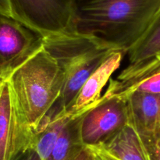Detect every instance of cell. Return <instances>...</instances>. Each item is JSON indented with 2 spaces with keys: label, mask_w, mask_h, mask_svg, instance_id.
<instances>
[{
  "label": "cell",
  "mask_w": 160,
  "mask_h": 160,
  "mask_svg": "<svg viewBox=\"0 0 160 160\" xmlns=\"http://www.w3.org/2000/svg\"><path fill=\"white\" fill-rule=\"evenodd\" d=\"M160 11V0H73L72 31L128 54Z\"/></svg>",
  "instance_id": "6da1fadb"
},
{
  "label": "cell",
  "mask_w": 160,
  "mask_h": 160,
  "mask_svg": "<svg viewBox=\"0 0 160 160\" xmlns=\"http://www.w3.org/2000/svg\"><path fill=\"white\" fill-rule=\"evenodd\" d=\"M43 46L62 70L64 84L60 98L39 128L65 115L88 78L117 51L97 38L74 31L43 37Z\"/></svg>",
  "instance_id": "7a4b0ae2"
},
{
  "label": "cell",
  "mask_w": 160,
  "mask_h": 160,
  "mask_svg": "<svg viewBox=\"0 0 160 160\" xmlns=\"http://www.w3.org/2000/svg\"><path fill=\"white\" fill-rule=\"evenodd\" d=\"M20 120L34 134L60 98L64 75L44 46L6 78Z\"/></svg>",
  "instance_id": "3957f363"
},
{
  "label": "cell",
  "mask_w": 160,
  "mask_h": 160,
  "mask_svg": "<svg viewBox=\"0 0 160 160\" xmlns=\"http://www.w3.org/2000/svg\"><path fill=\"white\" fill-rule=\"evenodd\" d=\"M12 19L42 37L72 31L73 0H9Z\"/></svg>",
  "instance_id": "277c9868"
},
{
  "label": "cell",
  "mask_w": 160,
  "mask_h": 160,
  "mask_svg": "<svg viewBox=\"0 0 160 160\" xmlns=\"http://www.w3.org/2000/svg\"><path fill=\"white\" fill-rule=\"evenodd\" d=\"M130 122L129 109L126 98L106 97L84 114L81 134L85 147L105 143Z\"/></svg>",
  "instance_id": "5b68a950"
},
{
  "label": "cell",
  "mask_w": 160,
  "mask_h": 160,
  "mask_svg": "<svg viewBox=\"0 0 160 160\" xmlns=\"http://www.w3.org/2000/svg\"><path fill=\"white\" fill-rule=\"evenodd\" d=\"M42 47V36L14 19L0 16V74L3 79Z\"/></svg>",
  "instance_id": "8992f818"
},
{
  "label": "cell",
  "mask_w": 160,
  "mask_h": 160,
  "mask_svg": "<svg viewBox=\"0 0 160 160\" xmlns=\"http://www.w3.org/2000/svg\"><path fill=\"white\" fill-rule=\"evenodd\" d=\"M34 134L20 120L7 79L0 88V160H15L31 147Z\"/></svg>",
  "instance_id": "52a82bcc"
},
{
  "label": "cell",
  "mask_w": 160,
  "mask_h": 160,
  "mask_svg": "<svg viewBox=\"0 0 160 160\" xmlns=\"http://www.w3.org/2000/svg\"><path fill=\"white\" fill-rule=\"evenodd\" d=\"M135 93L160 94V60L157 57L130 64L117 79L110 80L103 95L126 98Z\"/></svg>",
  "instance_id": "ba28073f"
},
{
  "label": "cell",
  "mask_w": 160,
  "mask_h": 160,
  "mask_svg": "<svg viewBox=\"0 0 160 160\" xmlns=\"http://www.w3.org/2000/svg\"><path fill=\"white\" fill-rule=\"evenodd\" d=\"M130 122L146 148L160 138V94L135 93L126 98Z\"/></svg>",
  "instance_id": "9c48e42d"
},
{
  "label": "cell",
  "mask_w": 160,
  "mask_h": 160,
  "mask_svg": "<svg viewBox=\"0 0 160 160\" xmlns=\"http://www.w3.org/2000/svg\"><path fill=\"white\" fill-rule=\"evenodd\" d=\"M125 52L120 50L113 52L93 72L83 84L74 102L66 114H78L85 112L95 106L100 98L106 84L121 65Z\"/></svg>",
  "instance_id": "30bf717a"
},
{
  "label": "cell",
  "mask_w": 160,
  "mask_h": 160,
  "mask_svg": "<svg viewBox=\"0 0 160 160\" xmlns=\"http://www.w3.org/2000/svg\"><path fill=\"white\" fill-rule=\"evenodd\" d=\"M99 145L119 160H150L146 146L130 123Z\"/></svg>",
  "instance_id": "8fae6325"
},
{
  "label": "cell",
  "mask_w": 160,
  "mask_h": 160,
  "mask_svg": "<svg viewBox=\"0 0 160 160\" xmlns=\"http://www.w3.org/2000/svg\"><path fill=\"white\" fill-rule=\"evenodd\" d=\"M88 111L72 116L59 134L48 160H73L85 148L81 126L83 116Z\"/></svg>",
  "instance_id": "7c38bea8"
},
{
  "label": "cell",
  "mask_w": 160,
  "mask_h": 160,
  "mask_svg": "<svg viewBox=\"0 0 160 160\" xmlns=\"http://www.w3.org/2000/svg\"><path fill=\"white\" fill-rule=\"evenodd\" d=\"M130 64L148 60L160 55V11L142 38L129 50Z\"/></svg>",
  "instance_id": "4fadbf2b"
},
{
  "label": "cell",
  "mask_w": 160,
  "mask_h": 160,
  "mask_svg": "<svg viewBox=\"0 0 160 160\" xmlns=\"http://www.w3.org/2000/svg\"><path fill=\"white\" fill-rule=\"evenodd\" d=\"M72 116L71 114H65L56 117L42 127L34 134L31 147L37 151L42 160L49 159L59 134Z\"/></svg>",
  "instance_id": "5bb4252c"
},
{
  "label": "cell",
  "mask_w": 160,
  "mask_h": 160,
  "mask_svg": "<svg viewBox=\"0 0 160 160\" xmlns=\"http://www.w3.org/2000/svg\"><path fill=\"white\" fill-rule=\"evenodd\" d=\"M88 148L91 150L92 153L99 160H119L114 157L112 154L108 152L102 146L96 145V146H89Z\"/></svg>",
  "instance_id": "9a60e30c"
},
{
  "label": "cell",
  "mask_w": 160,
  "mask_h": 160,
  "mask_svg": "<svg viewBox=\"0 0 160 160\" xmlns=\"http://www.w3.org/2000/svg\"><path fill=\"white\" fill-rule=\"evenodd\" d=\"M15 160H42L35 149L30 147L21 153Z\"/></svg>",
  "instance_id": "2e32d148"
},
{
  "label": "cell",
  "mask_w": 160,
  "mask_h": 160,
  "mask_svg": "<svg viewBox=\"0 0 160 160\" xmlns=\"http://www.w3.org/2000/svg\"><path fill=\"white\" fill-rule=\"evenodd\" d=\"M150 160H160V138L147 148Z\"/></svg>",
  "instance_id": "e0dca14e"
},
{
  "label": "cell",
  "mask_w": 160,
  "mask_h": 160,
  "mask_svg": "<svg viewBox=\"0 0 160 160\" xmlns=\"http://www.w3.org/2000/svg\"><path fill=\"white\" fill-rule=\"evenodd\" d=\"M0 16L12 18L9 0H0Z\"/></svg>",
  "instance_id": "ac0fdd59"
},
{
  "label": "cell",
  "mask_w": 160,
  "mask_h": 160,
  "mask_svg": "<svg viewBox=\"0 0 160 160\" xmlns=\"http://www.w3.org/2000/svg\"><path fill=\"white\" fill-rule=\"evenodd\" d=\"M73 160H92V154L88 148H84Z\"/></svg>",
  "instance_id": "d6986e66"
},
{
  "label": "cell",
  "mask_w": 160,
  "mask_h": 160,
  "mask_svg": "<svg viewBox=\"0 0 160 160\" xmlns=\"http://www.w3.org/2000/svg\"><path fill=\"white\" fill-rule=\"evenodd\" d=\"M86 148H87V147H86ZM88 149H89V148H88ZM89 151H90V152H91V150H90V149H89ZM91 154H92V160H99V159H98V158H97V157H96V156H95V155H94V154H93V153H92V152H91Z\"/></svg>",
  "instance_id": "ffe728a7"
},
{
  "label": "cell",
  "mask_w": 160,
  "mask_h": 160,
  "mask_svg": "<svg viewBox=\"0 0 160 160\" xmlns=\"http://www.w3.org/2000/svg\"><path fill=\"white\" fill-rule=\"evenodd\" d=\"M4 79H2V78H0V88H1V84H2V81Z\"/></svg>",
  "instance_id": "44dd1931"
},
{
  "label": "cell",
  "mask_w": 160,
  "mask_h": 160,
  "mask_svg": "<svg viewBox=\"0 0 160 160\" xmlns=\"http://www.w3.org/2000/svg\"><path fill=\"white\" fill-rule=\"evenodd\" d=\"M157 58H158V59H159V60H160V55H159V56H157Z\"/></svg>",
  "instance_id": "7402d4cb"
},
{
  "label": "cell",
  "mask_w": 160,
  "mask_h": 160,
  "mask_svg": "<svg viewBox=\"0 0 160 160\" xmlns=\"http://www.w3.org/2000/svg\"><path fill=\"white\" fill-rule=\"evenodd\" d=\"M0 78H2V76H1V74H0ZM2 79H3V78H2Z\"/></svg>",
  "instance_id": "603a6c76"
}]
</instances>
